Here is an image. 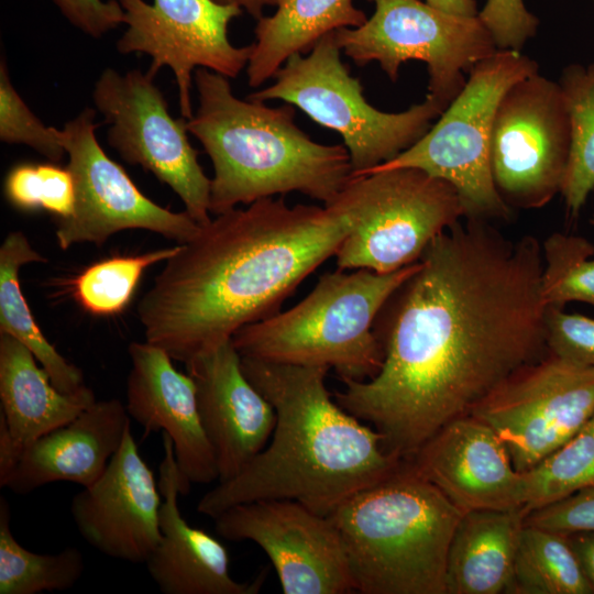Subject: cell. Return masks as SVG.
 <instances>
[{
  "instance_id": "27",
  "label": "cell",
  "mask_w": 594,
  "mask_h": 594,
  "mask_svg": "<svg viewBox=\"0 0 594 594\" xmlns=\"http://www.w3.org/2000/svg\"><path fill=\"white\" fill-rule=\"evenodd\" d=\"M510 594H594L568 535L524 524Z\"/></svg>"
},
{
  "instance_id": "7",
  "label": "cell",
  "mask_w": 594,
  "mask_h": 594,
  "mask_svg": "<svg viewBox=\"0 0 594 594\" xmlns=\"http://www.w3.org/2000/svg\"><path fill=\"white\" fill-rule=\"evenodd\" d=\"M274 82L246 98L280 100L306 113L343 139L352 177L386 163L417 142L449 106L427 94L402 112L371 106L359 78L341 59L336 31L322 36L306 54L292 55L275 73Z\"/></svg>"
},
{
  "instance_id": "39",
  "label": "cell",
  "mask_w": 594,
  "mask_h": 594,
  "mask_svg": "<svg viewBox=\"0 0 594 594\" xmlns=\"http://www.w3.org/2000/svg\"><path fill=\"white\" fill-rule=\"evenodd\" d=\"M21 454L22 452L12 440L7 424L0 415V487H6Z\"/></svg>"
},
{
  "instance_id": "17",
  "label": "cell",
  "mask_w": 594,
  "mask_h": 594,
  "mask_svg": "<svg viewBox=\"0 0 594 594\" xmlns=\"http://www.w3.org/2000/svg\"><path fill=\"white\" fill-rule=\"evenodd\" d=\"M160 493L130 426L101 476L73 497L70 514L82 539L99 552L145 563L161 540Z\"/></svg>"
},
{
  "instance_id": "6",
  "label": "cell",
  "mask_w": 594,
  "mask_h": 594,
  "mask_svg": "<svg viewBox=\"0 0 594 594\" xmlns=\"http://www.w3.org/2000/svg\"><path fill=\"white\" fill-rule=\"evenodd\" d=\"M419 266L378 274L324 273L294 307L244 326L231 341L242 358L333 370L342 381H366L383 364L375 318L392 293Z\"/></svg>"
},
{
  "instance_id": "35",
  "label": "cell",
  "mask_w": 594,
  "mask_h": 594,
  "mask_svg": "<svg viewBox=\"0 0 594 594\" xmlns=\"http://www.w3.org/2000/svg\"><path fill=\"white\" fill-rule=\"evenodd\" d=\"M546 339L550 352L578 364L594 366V319L548 306Z\"/></svg>"
},
{
  "instance_id": "42",
  "label": "cell",
  "mask_w": 594,
  "mask_h": 594,
  "mask_svg": "<svg viewBox=\"0 0 594 594\" xmlns=\"http://www.w3.org/2000/svg\"><path fill=\"white\" fill-rule=\"evenodd\" d=\"M224 4H233L258 20L266 7H275L276 0H217Z\"/></svg>"
},
{
  "instance_id": "28",
  "label": "cell",
  "mask_w": 594,
  "mask_h": 594,
  "mask_svg": "<svg viewBox=\"0 0 594 594\" xmlns=\"http://www.w3.org/2000/svg\"><path fill=\"white\" fill-rule=\"evenodd\" d=\"M570 122V151L560 194L578 216L594 190V61L571 64L559 79Z\"/></svg>"
},
{
  "instance_id": "24",
  "label": "cell",
  "mask_w": 594,
  "mask_h": 594,
  "mask_svg": "<svg viewBox=\"0 0 594 594\" xmlns=\"http://www.w3.org/2000/svg\"><path fill=\"white\" fill-rule=\"evenodd\" d=\"M525 517L522 507L464 513L449 547L447 594L508 593Z\"/></svg>"
},
{
  "instance_id": "32",
  "label": "cell",
  "mask_w": 594,
  "mask_h": 594,
  "mask_svg": "<svg viewBox=\"0 0 594 594\" xmlns=\"http://www.w3.org/2000/svg\"><path fill=\"white\" fill-rule=\"evenodd\" d=\"M542 249L541 290L547 306L570 301L594 307V245L583 237L554 232Z\"/></svg>"
},
{
  "instance_id": "40",
  "label": "cell",
  "mask_w": 594,
  "mask_h": 594,
  "mask_svg": "<svg viewBox=\"0 0 594 594\" xmlns=\"http://www.w3.org/2000/svg\"><path fill=\"white\" fill-rule=\"evenodd\" d=\"M568 538L594 590V532L569 534Z\"/></svg>"
},
{
  "instance_id": "14",
  "label": "cell",
  "mask_w": 594,
  "mask_h": 594,
  "mask_svg": "<svg viewBox=\"0 0 594 594\" xmlns=\"http://www.w3.org/2000/svg\"><path fill=\"white\" fill-rule=\"evenodd\" d=\"M95 118L96 110L85 108L62 129L76 200L73 213L56 220L58 246L67 250L82 242L100 246L128 229L148 230L176 244L189 241L199 224L186 211H172L141 193L98 143Z\"/></svg>"
},
{
  "instance_id": "20",
  "label": "cell",
  "mask_w": 594,
  "mask_h": 594,
  "mask_svg": "<svg viewBox=\"0 0 594 594\" xmlns=\"http://www.w3.org/2000/svg\"><path fill=\"white\" fill-rule=\"evenodd\" d=\"M131 371L127 380L125 408L146 433L169 436L178 469L190 487L219 481L212 447L201 425L196 385L177 371L161 348L132 342L128 349Z\"/></svg>"
},
{
  "instance_id": "12",
  "label": "cell",
  "mask_w": 594,
  "mask_h": 594,
  "mask_svg": "<svg viewBox=\"0 0 594 594\" xmlns=\"http://www.w3.org/2000/svg\"><path fill=\"white\" fill-rule=\"evenodd\" d=\"M594 414V366L548 350L506 377L470 415L490 426L513 465L527 471L573 437Z\"/></svg>"
},
{
  "instance_id": "38",
  "label": "cell",
  "mask_w": 594,
  "mask_h": 594,
  "mask_svg": "<svg viewBox=\"0 0 594 594\" xmlns=\"http://www.w3.org/2000/svg\"><path fill=\"white\" fill-rule=\"evenodd\" d=\"M53 1L74 26L95 38L124 23V10L118 0Z\"/></svg>"
},
{
  "instance_id": "8",
  "label": "cell",
  "mask_w": 594,
  "mask_h": 594,
  "mask_svg": "<svg viewBox=\"0 0 594 594\" xmlns=\"http://www.w3.org/2000/svg\"><path fill=\"white\" fill-rule=\"evenodd\" d=\"M538 69L536 61L520 51L497 50L471 69L463 89L417 142L365 174L417 168L454 186L465 218H510L512 209L497 193L491 172L492 125L504 94Z\"/></svg>"
},
{
  "instance_id": "11",
  "label": "cell",
  "mask_w": 594,
  "mask_h": 594,
  "mask_svg": "<svg viewBox=\"0 0 594 594\" xmlns=\"http://www.w3.org/2000/svg\"><path fill=\"white\" fill-rule=\"evenodd\" d=\"M147 70L124 74L106 68L95 82L92 100L109 129L107 140L121 158L140 165L168 185L199 224L210 218V185L188 139L187 119L174 118Z\"/></svg>"
},
{
  "instance_id": "37",
  "label": "cell",
  "mask_w": 594,
  "mask_h": 594,
  "mask_svg": "<svg viewBox=\"0 0 594 594\" xmlns=\"http://www.w3.org/2000/svg\"><path fill=\"white\" fill-rule=\"evenodd\" d=\"M525 524L565 535L594 532V486L528 513Z\"/></svg>"
},
{
  "instance_id": "2",
  "label": "cell",
  "mask_w": 594,
  "mask_h": 594,
  "mask_svg": "<svg viewBox=\"0 0 594 594\" xmlns=\"http://www.w3.org/2000/svg\"><path fill=\"white\" fill-rule=\"evenodd\" d=\"M337 197L323 207L256 200L199 226L138 306L145 341L184 364L268 318L334 256L351 229Z\"/></svg>"
},
{
  "instance_id": "43",
  "label": "cell",
  "mask_w": 594,
  "mask_h": 594,
  "mask_svg": "<svg viewBox=\"0 0 594 594\" xmlns=\"http://www.w3.org/2000/svg\"><path fill=\"white\" fill-rule=\"evenodd\" d=\"M590 222L594 226V216L591 218Z\"/></svg>"
},
{
  "instance_id": "3",
  "label": "cell",
  "mask_w": 594,
  "mask_h": 594,
  "mask_svg": "<svg viewBox=\"0 0 594 594\" xmlns=\"http://www.w3.org/2000/svg\"><path fill=\"white\" fill-rule=\"evenodd\" d=\"M243 373L273 405L276 422L266 447L233 477L198 502L216 518L262 499H292L329 516L352 495L404 463L385 450L383 436L342 408L327 388L329 369L241 356Z\"/></svg>"
},
{
  "instance_id": "15",
  "label": "cell",
  "mask_w": 594,
  "mask_h": 594,
  "mask_svg": "<svg viewBox=\"0 0 594 594\" xmlns=\"http://www.w3.org/2000/svg\"><path fill=\"white\" fill-rule=\"evenodd\" d=\"M127 30L117 42L121 54L151 57L148 73L168 67L176 79L182 117L194 116L191 88L197 68L235 78L246 68L251 45L237 47L228 36L230 22L242 14L217 0H118Z\"/></svg>"
},
{
  "instance_id": "31",
  "label": "cell",
  "mask_w": 594,
  "mask_h": 594,
  "mask_svg": "<svg viewBox=\"0 0 594 594\" xmlns=\"http://www.w3.org/2000/svg\"><path fill=\"white\" fill-rule=\"evenodd\" d=\"M177 248L178 244L138 255L100 261L76 277L75 297L94 315H116L129 304L144 271L153 264L168 260Z\"/></svg>"
},
{
  "instance_id": "1",
  "label": "cell",
  "mask_w": 594,
  "mask_h": 594,
  "mask_svg": "<svg viewBox=\"0 0 594 594\" xmlns=\"http://www.w3.org/2000/svg\"><path fill=\"white\" fill-rule=\"evenodd\" d=\"M542 249L464 218L425 250L374 321L378 373L342 381L334 399L409 460L517 369L548 352Z\"/></svg>"
},
{
  "instance_id": "10",
  "label": "cell",
  "mask_w": 594,
  "mask_h": 594,
  "mask_svg": "<svg viewBox=\"0 0 594 594\" xmlns=\"http://www.w3.org/2000/svg\"><path fill=\"white\" fill-rule=\"evenodd\" d=\"M373 14L336 31L341 51L358 66L377 62L395 82L407 61L427 65L428 94L449 105L471 69L498 48L479 15L442 12L422 0H366Z\"/></svg>"
},
{
  "instance_id": "13",
  "label": "cell",
  "mask_w": 594,
  "mask_h": 594,
  "mask_svg": "<svg viewBox=\"0 0 594 594\" xmlns=\"http://www.w3.org/2000/svg\"><path fill=\"white\" fill-rule=\"evenodd\" d=\"M570 151V122L559 82L539 73L502 97L490 141L491 172L510 208L539 209L561 191Z\"/></svg>"
},
{
  "instance_id": "23",
  "label": "cell",
  "mask_w": 594,
  "mask_h": 594,
  "mask_svg": "<svg viewBox=\"0 0 594 594\" xmlns=\"http://www.w3.org/2000/svg\"><path fill=\"white\" fill-rule=\"evenodd\" d=\"M0 415L21 452L96 402L87 386L73 394L56 388L33 353L7 333H0Z\"/></svg>"
},
{
  "instance_id": "41",
  "label": "cell",
  "mask_w": 594,
  "mask_h": 594,
  "mask_svg": "<svg viewBox=\"0 0 594 594\" xmlns=\"http://www.w3.org/2000/svg\"><path fill=\"white\" fill-rule=\"evenodd\" d=\"M427 4L446 13L461 16H476L479 9L476 0H424Z\"/></svg>"
},
{
  "instance_id": "33",
  "label": "cell",
  "mask_w": 594,
  "mask_h": 594,
  "mask_svg": "<svg viewBox=\"0 0 594 594\" xmlns=\"http://www.w3.org/2000/svg\"><path fill=\"white\" fill-rule=\"evenodd\" d=\"M4 195L18 209H44L57 219L69 217L75 207L76 187L68 167L57 163H23L6 177Z\"/></svg>"
},
{
  "instance_id": "5",
  "label": "cell",
  "mask_w": 594,
  "mask_h": 594,
  "mask_svg": "<svg viewBox=\"0 0 594 594\" xmlns=\"http://www.w3.org/2000/svg\"><path fill=\"white\" fill-rule=\"evenodd\" d=\"M463 514L404 461L328 517L340 536L355 592L447 594L449 547Z\"/></svg>"
},
{
  "instance_id": "34",
  "label": "cell",
  "mask_w": 594,
  "mask_h": 594,
  "mask_svg": "<svg viewBox=\"0 0 594 594\" xmlns=\"http://www.w3.org/2000/svg\"><path fill=\"white\" fill-rule=\"evenodd\" d=\"M0 140L26 145L52 163H59L66 153L62 130L46 127L32 112L12 85L3 57L0 63Z\"/></svg>"
},
{
  "instance_id": "21",
  "label": "cell",
  "mask_w": 594,
  "mask_h": 594,
  "mask_svg": "<svg viewBox=\"0 0 594 594\" xmlns=\"http://www.w3.org/2000/svg\"><path fill=\"white\" fill-rule=\"evenodd\" d=\"M164 455L158 487L161 540L145 564L163 594H256L265 581L262 571L252 582H238L230 575L226 547L182 516L178 496L188 494L169 436L162 432Z\"/></svg>"
},
{
  "instance_id": "29",
  "label": "cell",
  "mask_w": 594,
  "mask_h": 594,
  "mask_svg": "<svg viewBox=\"0 0 594 594\" xmlns=\"http://www.w3.org/2000/svg\"><path fill=\"white\" fill-rule=\"evenodd\" d=\"M10 507L0 498V594H38L73 587L85 571L84 554L67 547L36 553L18 542L10 528Z\"/></svg>"
},
{
  "instance_id": "4",
  "label": "cell",
  "mask_w": 594,
  "mask_h": 594,
  "mask_svg": "<svg viewBox=\"0 0 594 594\" xmlns=\"http://www.w3.org/2000/svg\"><path fill=\"white\" fill-rule=\"evenodd\" d=\"M198 108L187 129L211 160L210 213L300 193L332 202L352 177L346 147L315 142L295 122V107L240 99L229 78L197 68Z\"/></svg>"
},
{
  "instance_id": "16",
  "label": "cell",
  "mask_w": 594,
  "mask_h": 594,
  "mask_svg": "<svg viewBox=\"0 0 594 594\" xmlns=\"http://www.w3.org/2000/svg\"><path fill=\"white\" fill-rule=\"evenodd\" d=\"M215 519L227 540H250L271 560L284 594H348L354 585L343 546L328 516L292 499L234 505Z\"/></svg>"
},
{
  "instance_id": "9",
  "label": "cell",
  "mask_w": 594,
  "mask_h": 594,
  "mask_svg": "<svg viewBox=\"0 0 594 594\" xmlns=\"http://www.w3.org/2000/svg\"><path fill=\"white\" fill-rule=\"evenodd\" d=\"M338 196L352 221L334 255L343 271L387 274L414 264L437 235L466 217L453 185L417 168L351 177Z\"/></svg>"
},
{
  "instance_id": "26",
  "label": "cell",
  "mask_w": 594,
  "mask_h": 594,
  "mask_svg": "<svg viewBox=\"0 0 594 594\" xmlns=\"http://www.w3.org/2000/svg\"><path fill=\"white\" fill-rule=\"evenodd\" d=\"M46 261L22 232H11L3 240L0 248V333L23 343L47 372L54 386L73 394L86 386L82 372L42 333L20 286L19 272L23 265Z\"/></svg>"
},
{
  "instance_id": "19",
  "label": "cell",
  "mask_w": 594,
  "mask_h": 594,
  "mask_svg": "<svg viewBox=\"0 0 594 594\" xmlns=\"http://www.w3.org/2000/svg\"><path fill=\"white\" fill-rule=\"evenodd\" d=\"M196 385L197 405L212 447L219 482L237 475L267 444L276 413L243 373L241 355L226 342L185 364Z\"/></svg>"
},
{
  "instance_id": "30",
  "label": "cell",
  "mask_w": 594,
  "mask_h": 594,
  "mask_svg": "<svg viewBox=\"0 0 594 594\" xmlns=\"http://www.w3.org/2000/svg\"><path fill=\"white\" fill-rule=\"evenodd\" d=\"M521 473L526 515L594 486V414L560 448Z\"/></svg>"
},
{
  "instance_id": "44",
  "label": "cell",
  "mask_w": 594,
  "mask_h": 594,
  "mask_svg": "<svg viewBox=\"0 0 594 594\" xmlns=\"http://www.w3.org/2000/svg\"><path fill=\"white\" fill-rule=\"evenodd\" d=\"M593 2H594V0H593Z\"/></svg>"
},
{
  "instance_id": "25",
  "label": "cell",
  "mask_w": 594,
  "mask_h": 594,
  "mask_svg": "<svg viewBox=\"0 0 594 594\" xmlns=\"http://www.w3.org/2000/svg\"><path fill=\"white\" fill-rule=\"evenodd\" d=\"M276 10L257 20L246 66L248 84L272 79L296 53L307 54L326 34L362 25L367 16L353 0H276Z\"/></svg>"
},
{
  "instance_id": "18",
  "label": "cell",
  "mask_w": 594,
  "mask_h": 594,
  "mask_svg": "<svg viewBox=\"0 0 594 594\" xmlns=\"http://www.w3.org/2000/svg\"><path fill=\"white\" fill-rule=\"evenodd\" d=\"M407 461L463 513L524 507L522 473L496 432L472 415L442 427Z\"/></svg>"
},
{
  "instance_id": "22",
  "label": "cell",
  "mask_w": 594,
  "mask_h": 594,
  "mask_svg": "<svg viewBox=\"0 0 594 594\" xmlns=\"http://www.w3.org/2000/svg\"><path fill=\"white\" fill-rule=\"evenodd\" d=\"M130 416L121 400H96L24 448L6 487L26 495L54 482L95 483L120 448Z\"/></svg>"
},
{
  "instance_id": "36",
  "label": "cell",
  "mask_w": 594,
  "mask_h": 594,
  "mask_svg": "<svg viewBox=\"0 0 594 594\" xmlns=\"http://www.w3.org/2000/svg\"><path fill=\"white\" fill-rule=\"evenodd\" d=\"M479 18L498 50L520 51L539 25L538 18L526 8L524 0H486Z\"/></svg>"
}]
</instances>
